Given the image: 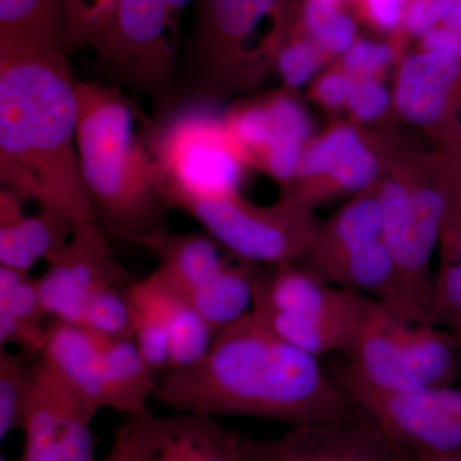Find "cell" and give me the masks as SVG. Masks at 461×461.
Segmentation results:
<instances>
[{"label": "cell", "mask_w": 461, "mask_h": 461, "mask_svg": "<svg viewBox=\"0 0 461 461\" xmlns=\"http://www.w3.org/2000/svg\"><path fill=\"white\" fill-rule=\"evenodd\" d=\"M154 399L175 412L244 415L302 424L353 411L317 357L288 344L249 312L214 336L204 357L166 373Z\"/></svg>", "instance_id": "6da1fadb"}, {"label": "cell", "mask_w": 461, "mask_h": 461, "mask_svg": "<svg viewBox=\"0 0 461 461\" xmlns=\"http://www.w3.org/2000/svg\"><path fill=\"white\" fill-rule=\"evenodd\" d=\"M62 51L0 59V182L78 223L96 221L76 145L77 96Z\"/></svg>", "instance_id": "7a4b0ae2"}, {"label": "cell", "mask_w": 461, "mask_h": 461, "mask_svg": "<svg viewBox=\"0 0 461 461\" xmlns=\"http://www.w3.org/2000/svg\"><path fill=\"white\" fill-rule=\"evenodd\" d=\"M76 145L81 177L105 232L138 242L165 227L169 211L163 180L149 147L147 121L122 89L77 81Z\"/></svg>", "instance_id": "3957f363"}, {"label": "cell", "mask_w": 461, "mask_h": 461, "mask_svg": "<svg viewBox=\"0 0 461 461\" xmlns=\"http://www.w3.org/2000/svg\"><path fill=\"white\" fill-rule=\"evenodd\" d=\"M297 0H195L177 94L214 102L256 83L295 17Z\"/></svg>", "instance_id": "277c9868"}, {"label": "cell", "mask_w": 461, "mask_h": 461, "mask_svg": "<svg viewBox=\"0 0 461 461\" xmlns=\"http://www.w3.org/2000/svg\"><path fill=\"white\" fill-rule=\"evenodd\" d=\"M191 0H113L89 47L114 86L169 108L177 95L181 23Z\"/></svg>", "instance_id": "5b68a950"}, {"label": "cell", "mask_w": 461, "mask_h": 461, "mask_svg": "<svg viewBox=\"0 0 461 461\" xmlns=\"http://www.w3.org/2000/svg\"><path fill=\"white\" fill-rule=\"evenodd\" d=\"M272 267L256 273L251 313L306 354L348 353L371 297L332 286L296 263Z\"/></svg>", "instance_id": "8992f818"}, {"label": "cell", "mask_w": 461, "mask_h": 461, "mask_svg": "<svg viewBox=\"0 0 461 461\" xmlns=\"http://www.w3.org/2000/svg\"><path fill=\"white\" fill-rule=\"evenodd\" d=\"M456 345L435 324L405 320L372 299L348 351L345 387L399 393L447 384L456 375Z\"/></svg>", "instance_id": "52a82bcc"}, {"label": "cell", "mask_w": 461, "mask_h": 461, "mask_svg": "<svg viewBox=\"0 0 461 461\" xmlns=\"http://www.w3.org/2000/svg\"><path fill=\"white\" fill-rule=\"evenodd\" d=\"M148 139L167 205L175 196L215 198L239 193L247 162L224 117L204 103H193L160 124L151 122Z\"/></svg>", "instance_id": "ba28073f"}, {"label": "cell", "mask_w": 461, "mask_h": 461, "mask_svg": "<svg viewBox=\"0 0 461 461\" xmlns=\"http://www.w3.org/2000/svg\"><path fill=\"white\" fill-rule=\"evenodd\" d=\"M169 209H181L230 253L271 266L304 259L318 224L312 206L294 191L271 206L250 204L239 193L215 198L175 196Z\"/></svg>", "instance_id": "9c48e42d"}, {"label": "cell", "mask_w": 461, "mask_h": 461, "mask_svg": "<svg viewBox=\"0 0 461 461\" xmlns=\"http://www.w3.org/2000/svg\"><path fill=\"white\" fill-rule=\"evenodd\" d=\"M348 399L390 441L412 454L461 451V390L447 384L384 393L346 388Z\"/></svg>", "instance_id": "30bf717a"}, {"label": "cell", "mask_w": 461, "mask_h": 461, "mask_svg": "<svg viewBox=\"0 0 461 461\" xmlns=\"http://www.w3.org/2000/svg\"><path fill=\"white\" fill-rule=\"evenodd\" d=\"M98 412L41 357L30 366L20 461H95L91 423Z\"/></svg>", "instance_id": "8fae6325"}, {"label": "cell", "mask_w": 461, "mask_h": 461, "mask_svg": "<svg viewBox=\"0 0 461 461\" xmlns=\"http://www.w3.org/2000/svg\"><path fill=\"white\" fill-rule=\"evenodd\" d=\"M247 461H412L359 408L338 420L293 427L278 438L248 439Z\"/></svg>", "instance_id": "7c38bea8"}, {"label": "cell", "mask_w": 461, "mask_h": 461, "mask_svg": "<svg viewBox=\"0 0 461 461\" xmlns=\"http://www.w3.org/2000/svg\"><path fill=\"white\" fill-rule=\"evenodd\" d=\"M98 221L78 223L71 241L38 278L41 302L50 320L77 323L87 297L109 285L130 286V276L109 248Z\"/></svg>", "instance_id": "4fadbf2b"}, {"label": "cell", "mask_w": 461, "mask_h": 461, "mask_svg": "<svg viewBox=\"0 0 461 461\" xmlns=\"http://www.w3.org/2000/svg\"><path fill=\"white\" fill-rule=\"evenodd\" d=\"M395 104L409 122L442 126L447 135L461 108V58L423 50L408 54L397 75Z\"/></svg>", "instance_id": "5bb4252c"}, {"label": "cell", "mask_w": 461, "mask_h": 461, "mask_svg": "<svg viewBox=\"0 0 461 461\" xmlns=\"http://www.w3.org/2000/svg\"><path fill=\"white\" fill-rule=\"evenodd\" d=\"M41 357L85 402L100 411H120L103 336L80 324L50 320Z\"/></svg>", "instance_id": "9a60e30c"}, {"label": "cell", "mask_w": 461, "mask_h": 461, "mask_svg": "<svg viewBox=\"0 0 461 461\" xmlns=\"http://www.w3.org/2000/svg\"><path fill=\"white\" fill-rule=\"evenodd\" d=\"M248 439L209 415H144V461H247Z\"/></svg>", "instance_id": "2e32d148"}, {"label": "cell", "mask_w": 461, "mask_h": 461, "mask_svg": "<svg viewBox=\"0 0 461 461\" xmlns=\"http://www.w3.org/2000/svg\"><path fill=\"white\" fill-rule=\"evenodd\" d=\"M25 202L14 191L0 190V266L29 273L41 260L50 264L63 253L78 222L47 206L27 215Z\"/></svg>", "instance_id": "e0dca14e"}, {"label": "cell", "mask_w": 461, "mask_h": 461, "mask_svg": "<svg viewBox=\"0 0 461 461\" xmlns=\"http://www.w3.org/2000/svg\"><path fill=\"white\" fill-rule=\"evenodd\" d=\"M132 304L151 312L168 332L172 348V371L198 362L214 339V332L189 300L157 271L129 288ZM171 372V371H169Z\"/></svg>", "instance_id": "ac0fdd59"}, {"label": "cell", "mask_w": 461, "mask_h": 461, "mask_svg": "<svg viewBox=\"0 0 461 461\" xmlns=\"http://www.w3.org/2000/svg\"><path fill=\"white\" fill-rule=\"evenodd\" d=\"M138 244L158 258L157 271L184 296L208 286L230 263L208 232L176 233L162 227Z\"/></svg>", "instance_id": "d6986e66"}, {"label": "cell", "mask_w": 461, "mask_h": 461, "mask_svg": "<svg viewBox=\"0 0 461 461\" xmlns=\"http://www.w3.org/2000/svg\"><path fill=\"white\" fill-rule=\"evenodd\" d=\"M65 23L66 0H0V59L62 51Z\"/></svg>", "instance_id": "ffe728a7"}, {"label": "cell", "mask_w": 461, "mask_h": 461, "mask_svg": "<svg viewBox=\"0 0 461 461\" xmlns=\"http://www.w3.org/2000/svg\"><path fill=\"white\" fill-rule=\"evenodd\" d=\"M382 230L384 215L377 190H366L339 209L329 222L318 226L313 244L304 258L308 263L305 268L314 271L350 249L381 239Z\"/></svg>", "instance_id": "44dd1931"}, {"label": "cell", "mask_w": 461, "mask_h": 461, "mask_svg": "<svg viewBox=\"0 0 461 461\" xmlns=\"http://www.w3.org/2000/svg\"><path fill=\"white\" fill-rule=\"evenodd\" d=\"M257 271L248 260L238 266L229 263L208 286L185 296L214 335L251 311Z\"/></svg>", "instance_id": "7402d4cb"}, {"label": "cell", "mask_w": 461, "mask_h": 461, "mask_svg": "<svg viewBox=\"0 0 461 461\" xmlns=\"http://www.w3.org/2000/svg\"><path fill=\"white\" fill-rule=\"evenodd\" d=\"M294 25L327 56H341L359 39L354 17L336 0H297Z\"/></svg>", "instance_id": "603a6c76"}, {"label": "cell", "mask_w": 461, "mask_h": 461, "mask_svg": "<svg viewBox=\"0 0 461 461\" xmlns=\"http://www.w3.org/2000/svg\"><path fill=\"white\" fill-rule=\"evenodd\" d=\"M130 286L109 285L94 291L85 302L76 324L103 338L132 339L135 308L130 297Z\"/></svg>", "instance_id": "cb8c5ba5"}, {"label": "cell", "mask_w": 461, "mask_h": 461, "mask_svg": "<svg viewBox=\"0 0 461 461\" xmlns=\"http://www.w3.org/2000/svg\"><path fill=\"white\" fill-rule=\"evenodd\" d=\"M227 130L247 165L262 167L272 141L273 123L267 100L247 103L223 115Z\"/></svg>", "instance_id": "d4e9b609"}, {"label": "cell", "mask_w": 461, "mask_h": 461, "mask_svg": "<svg viewBox=\"0 0 461 461\" xmlns=\"http://www.w3.org/2000/svg\"><path fill=\"white\" fill-rule=\"evenodd\" d=\"M359 139L354 127L338 126L306 145L295 175L303 182L299 189L324 180Z\"/></svg>", "instance_id": "484cf974"}, {"label": "cell", "mask_w": 461, "mask_h": 461, "mask_svg": "<svg viewBox=\"0 0 461 461\" xmlns=\"http://www.w3.org/2000/svg\"><path fill=\"white\" fill-rule=\"evenodd\" d=\"M326 51L317 42L300 32L291 23L286 35L282 39L272 62L280 74L282 81L288 87H299L313 77L320 68Z\"/></svg>", "instance_id": "4316f807"}, {"label": "cell", "mask_w": 461, "mask_h": 461, "mask_svg": "<svg viewBox=\"0 0 461 461\" xmlns=\"http://www.w3.org/2000/svg\"><path fill=\"white\" fill-rule=\"evenodd\" d=\"M30 390V366L16 354L0 351V439L23 429Z\"/></svg>", "instance_id": "83f0119b"}, {"label": "cell", "mask_w": 461, "mask_h": 461, "mask_svg": "<svg viewBox=\"0 0 461 461\" xmlns=\"http://www.w3.org/2000/svg\"><path fill=\"white\" fill-rule=\"evenodd\" d=\"M0 314L44 323L48 314L42 305L38 278H32L27 272L0 266Z\"/></svg>", "instance_id": "f1b7e54d"}, {"label": "cell", "mask_w": 461, "mask_h": 461, "mask_svg": "<svg viewBox=\"0 0 461 461\" xmlns=\"http://www.w3.org/2000/svg\"><path fill=\"white\" fill-rule=\"evenodd\" d=\"M273 123L269 148H305L312 123L302 105L287 94H276L267 99ZM267 149V150H268Z\"/></svg>", "instance_id": "f546056e"}, {"label": "cell", "mask_w": 461, "mask_h": 461, "mask_svg": "<svg viewBox=\"0 0 461 461\" xmlns=\"http://www.w3.org/2000/svg\"><path fill=\"white\" fill-rule=\"evenodd\" d=\"M113 0H66L65 32L62 51L89 47L99 32Z\"/></svg>", "instance_id": "4dcf8cb0"}, {"label": "cell", "mask_w": 461, "mask_h": 461, "mask_svg": "<svg viewBox=\"0 0 461 461\" xmlns=\"http://www.w3.org/2000/svg\"><path fill=\"white\" fill-rule=\"evenodd\" d=\"M135 308L133 341L145 363L154 373L172 371V348L168 332L156 315L144 308Z\"/></svg>", "instance_id": "1f68e13d"}, {"label": "cell", "mask_w": 461, "mask_h": 461, "mask_svg": "<svg viewBox=\"0 0 461 461\" xmlns=\"http://www.w3.org/2000/svg\"><path fill=\"white\" fill-rule=\"evenodd\" d=\"M395 56V48L386 42H375L357 39V41L341 54L342 71L357 78L375 77L391 62Z\"/></svg>", "instance_id": "d6a6232c"}, {"label": "cell", "mask_w": 461, "mask_h": 461, "mask_svg": "<svg viewBox=\"0 0 461 461\" xmlns=\"http://www.w3.org/2000/svg\"><path fill=\"white\" fill-rule=\"evenodd\" d=\"M346 105L357 121L372 122L386 113L390 96L377 78H357Z\"/></svg>", "instance_id": "836d02e7"}, {"label": "cell", "mask_w": 461, "mask_h": 461, "mask_svg": "<svg viewBox=\"0 0 461 461\" xmlns=\"http://www.w3.org/2000/svg\"><path fill=\"white\" fill-rule=\"evenodd\" d=\"M357 16L382 32H402L411 0H351Z\"/></svg>", "instance_id": "e575fe53"}, {"label": "cell", "mask_w": 461, "mask_h": 461, "mask_svg": "<svg viewBox=\"0 0 461 461\" xmlns=\"http://www.w3.org/2000/svg\"><path fill=\"white\" fill-rule=\"evenodd\" d=\"M47 342V324L0 314V344H14L26 354H41Z\"/></svg>", "instance_id": "d590c367"}, {"label": "cell", "mask_w": 461, "mask_h": 461, "mask_svg": "<svg viewBox=\"0 0 461 461\" xmlns=\"http://www.w3.org/2000/svg\"><path fill=\"white\" fill-rule=\"evenodd\" d=\"M460 0H411L402 32L420 36L438 25Z\"/></svg>", "instance_id": "8d00e7d4"}, {"label": "cell", "mask_w": 461, "mask_h": 461, "mask_svg": "<svg viewBox=\"0 0 461 461\" xmlns=\"http://www.w3.org/2000/svg\"><path fill=\"white\" fill-rule=\"evenodd\" d=\"M423 50L445 51L461 58V0L438 23L420 36Z\"/></svg>", "instance_id": "74e56055"}, {"label": "cell", "mask_w": 461, "mask_h": 461, "mask_svg": "<svg viewBox=\"0 0 461 461\" xmlns=\"http://www.w3.org/2000/svg\"><path fill=\"white\" fill-rule=\"evenodd\" d=\"M102 461H144V415L132 417L117 430L113 445Z\"/></svg>", "instance_id": "f35d334b"}, {"label": "cell", "mask_w": 461, "mask_h": 461, "mask_svg": "<svg viewBox=\"0 0 461 461\" xmlns=\"http://www.w3.org/2000/svg\"><path fill=\"white\" fill-rule=\"evenodd\" d=\"M353 84L354 78L344 71L329 72L315 84V99L329 108L341 107L348 103Z\"/></svg>", "instance_id": "ab89813d"}, {"label": "cell", "mask_w": 461, "mask_h": 461, "mask_svg": "<svg viewBox=\"0 0 461 461\" xmlns=\"http://www.w3.org/2000/svg\"><path fill=\"white\" fill-rule=\"evenodd\" d=\"M439 240L441 262L461 267V211L446 217Z\"/></svg>", "instance_id": "60d3db41"}, {"label": "cell", "mask_w": 461, "mask_h": 461, "mask_svg": "<svg viewBox=\"0 0 461 461\" xmlns=\"http://www.w3.org/2000/svg\"><path fill=\"white\" fill-rule=\"evenodd\" d=\"M446 140H447V151L445 157L453 171L455 182L454 204L461 208V123H457L446 135Z\"/></svg>", "instance_id": "b9f144b4"}, {"label": "cell", "mask_w": 461, "mask_h": 461, "mask_svg": "<svg viewBox=\"0 0 461 461\" xmlns=\"http://www.w3.org/2000/svg\"><path fill=\"white\" fill-rule=\"evenodd\" d=\"M412 461H461V451L453 454H412Z\"/></svg>", "instance_id": "7bdbcfd3"}, {"label": "cell", "mask_w": 461, "mask_h": 461, "mask_svg": "<svg viewBox=\"0 0 461 461\" xmlns=\"http://www.w3.org/2000/svg\"><path fill=\"white\" fill-rule=\"evenodd\" d=\"M454 338L456 339L457 344L461 345V326L454 330Z\"/></svg>", "instance_id": "ee69618b"}, {"label": "cell", "mask_w": 461, "mask_h": 461, "mask_svg": "<svg viewBox=\"0 0 461 461\" xmlns=\"http://www.w3.org/2000/svg\"><path fill=\"white\" fill-rule=\"evenodd\" d=\"M0 461H20V460H9V459H5V456H2V457H0Z\"/></svg>", "instance_id": "f6af8a7d"}, {"label": "cell", "mask_w": 461, "mask_h": 461, "mask_svg": "<svg viewBox=\"0 0 461 461\" xmlns=\"http://www.w3.org/2000/svg\"><path fill=\"white\" fill-rule=\"evenodd\" d=\"M336 2L344 3L345 0H336Z\"/></svg>", "instance_id": "bcb514c9"}]
</instances>
